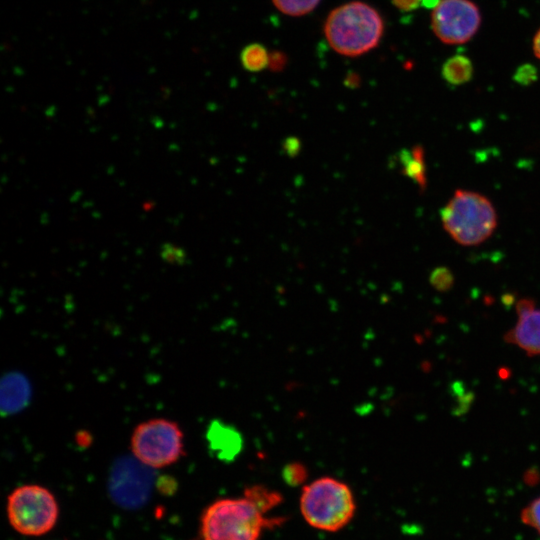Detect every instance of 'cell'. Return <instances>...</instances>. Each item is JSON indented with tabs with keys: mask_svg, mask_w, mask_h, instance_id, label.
Wrapping results in <instances>:
<instances>
[{
	"mask_svg": "<svg viewBox=\"0 0 540 540\" xmlns=\"http://www.w3.org/2000/svg\"><path fill=\"white\" fill-rule=\"evenodd\" d=\"M323 32L329 46L336 53L356 57L378 46L384 32V21L369 4L352 1L329 13Z\"/></svg>",
	"mask_w": 540,
	"mask_h": 540,
	"instance_id": "6da1fadb",
	"label": "cell"
},
{
	"mask_svg": "<svg viewBox=\"0 0 540 540\" xmlns=\"http://www.w3.org/2000/svg\"><path fill=\"white\" fill-rule=\"evenodd\" d=\"M269 518L246 496L221 498L209 504L200 517L201 540H259L267 528L281 524Z\"/></svg>",
	"mask_w": 540,
	"mask_h": 540,
	"instance_id": "7a4b0ae2",
	"label": "cell"
},
{
	"mask_svg": "<svg viewBox=\"0 0 540 540\" xmlns=\"http://www.w3.org/2000/svg\"><path fill=\"white\" fill-rule=\"evenodd\" d=\"M300 511L311 527L337 532L352 520L356 502L346 483L324 476L303 486Z\"/></svg>",
	"mask_w": 540,
	"mask_h": 540,
	"instance_id": "3957f363",
	"label": "cell"
},
{
	"mask_svg": "<svg viewBox=\"0 0 540 540\" xmlns=\"http://www.w3.org/2000/svg\"><path fill=\"white\" fill-rule=\"evenodd\" d=\"M440 215L444 229L464 246L484 242L497 226V214L491 201L469 190H456Z\"/></svg>",
	"mask_w": 540,
	"mask_h": 540,
	"instance_id": "277c9868",
	"label": "cell"
},
{
	"mask_svg": "<svg viewBox=\"0 0 540 540\" xmlns=\"http://www.w3.org/2000/svg\"><path fill=\"white\" fill-rule=\"evenodd\" d=\"M7 516L10 525L26 536H40L55 526L59 506L54 494L37 484L15 488L7 497Z\"/></svg>",
	"mask_w": 540,
	"mask_h": 540,
	"instance_id": "5b68a950",
	"label": "cell"
},
{
	"mask_svg": "<svg viewBox=\"0 0 540 540\" xmlns=\"http://www.w3.org/2000/svg\"><path fill=\"white\" fill-rule=\"evenodd\" d=\"M183 439V432L176 422L153 418L135 427L131 436V451L144 465L152 469L164 468L184 455Z\"/></svg>",
	"mask_w": 540,
	"mask_h": 540,
	"instance_id": "8992f818",
	"label": "cell"
},
{
	"mask_svg": "<svg viewBox=\"0 0 540 540\" xmlns=\"http://www.w3.org/2000/svg\"><path fill=\"white\" fill-rule=\"evenodd\" d=\"M481 22L479 7L471 0H439L431 13L434 35L449 45L470 41L478 32Z\"/></svg>",
	"mask_w": 540,
	"mask_h": 540,
	"instance_id": "52a82bcc",
	"label": "cell"
},
{
	"mask_svg": "<svg viewBox=\"0 0 540 540\" xmlns=\"http://www.w3.org/2000/svg\"><path fill=\"white\" fill-rule=\"evenodd\" d=\"M151 469L136 458L116 463L109 478L112 500L126 509L141 507L150 496L153 482Z\"/></svg>",
	"mask_w": 540,
	"mask_h": 540,
	"instance_id": "ba28073f",
	"label": "cell"
},
{
	"mask_svg": "<svg viewBox=\"0 0 540 540\" xmlns=\"http://www.w3.org/2000/svg\"><path fill=\"white\" fill-rule=\"evenodd\" d=\"M504 341L516 344L529 356L540 355V310L518 317L517 324L505 333Z\"/></svg>",
	"mask_w": 540,
	"mask_h": 540,
	"instance_id": "9c48e42d",
	"label": "cell"
},
{
	"mask_svg": "<svg viewBox=\"0 0 540 540\" xmlns=\"http://www.w3.org/2000/svg\"><path fill=\"white\" fill-rule=\"evenodd\" d=\"M210 449L221 460H233L242 449V436L231 425L218 420L213 421L207 430Z\"/></svg>",
	"mask_w": 540,
	"mask_h": 540,
	"instance_id": "30bf717a",
	"label": "cell"
},
{
	"mask_svg": "<svg viewBox=\"0 0 540 540\" xmlns=\"http://www.w3.org/2000/svg\"><path fill=\"white\" fill-rule=\"evenodd\" d=\"M441 74L449 84L462 85L471 80L473 64L465 55H454L443 64Z\"/></svg>",
	"mask_w": 540,
	"mask_h": 540,
	"instance_id": "8fae6325",
	"label": "cell"
},
{
	"mask_svg": "<svg viewBox=\"0 0 540 540\" xmlns=\"http://www.w3.org/2000/svg\"><path fill=\"white\" fill-rule=\"evenodd\" d=\"M400 160L403 164V173L413 179L422 190L425 189L427 181L423 149L416 146L411 151L402 150Z\"/></svg>",
	"mask_w": 540,
	"mask_h": 540,
	"instance_id": "7c38bea8",
	"label": "cell"
},
{
	"mask_svg": "<svg viewBox=\"0 0 540 540\" xmlns=\"http://www.w3.org/2000/svg\"><path fill=\"white\" fill-rule=\"evenodd\" d=\"M244 496L250 499L262 512L268 513L282 501V495L263 485L249 486L244 491Z\"/></svg>",
	"mask_w": 540,
	"mask_h": 540,
	"instance_id": "4fadbf2b",
	"label": "cell"
},
{
	"mask_svg": "<svg viewBox=\"0 0 540 540\" xmlns=\"http://www.w3.org/2000/svg\"><path fill=\"white\" fill-rule=\"evenodd\" d=\"M240 60L247 71L259 72L268 66L269 54L264 46L253 43L242 50Z\"/></svg>",
	"mask_w": 540,
	"mask_h": 540,
	"instance_id": "5bb4252c",
	"label": "cell"
},
{
	"mask_svg": "<svg viewBox=\"0 0 540 540\" xmlns=\"http://www.w3.org/2000/svg\"><path fill=\"white\" fill-rule=\"evenodd\" d=\"M7 384V410L11 412L15 411L19 406L23 405L25 401H27L29 390L28 383H25L24 379L19 376H9L7 378Z\"/></svg>",
	"mask_w": 540,
	"mask_h": 540,
	"instance_id": "9a60e30c",
	"label": "cell"
},
{
	"mask_svg": "<svg viewBox=\"0 0 540 540\" xmlns=\"http://www.w3.org/2000/svg\"><path fill=\"white\" fill-rule=\"evenodd\" d=\"M273 5L283 14L299 17L313 11L320 0H271Z\"/></svg>",
	"mask_w": 540,
	"mask_h": 540,
	"instance_id": "2e32d148",
	"label": "cell"
},
{
	"mask_svg": "<svg viewBox=\"0 0 540 540\" xmlns=\"http://www.w3.org/2000/svg\"><path fill=\"white\" fill-rule=\"evenodd\" d=\"M281 475L287 485L296 487L308 479V469L301 462H290L283 467Z\"/></svg>",
	"mask_w": 540,
	"mask_h": 540,
	"instance_id": "e0dca14e",
	"label": "cell"
},
{
	"mask_svg": "<svg viewBox=\"0 0 540 540\" xmlns=\"http://www.w3.org/2000/svg\"><path fill=\"white\" fill-rule=\"evenodd\" d=\"M451 392L456 396V406L452 413L456 416L465 414L474 401V393L472 391H466L465 385L460 381L452 383Z\"/></svg>",
	"mask_w": 540,
	"mask_h": 540,
	"instance_id": "ac0fdd59",
	"label": "cell"
},
{
	"mask_svg": "<svg viewBox=\"0 0 540 540\" xmlns=\"http://www.w3.org/2000/svg\"><path fill=\"white\" fill-rule=\"evenodd\" d=\"M454 275L452 271L445 267H436L429 276L432 287L439 292H447L454 285Z\"/></svg>",
	"mask_w": 540,
	"mask_h": 540,
	"instance_id": "d6986e66",
	"label": "cell"
},
{
	"mask_svg": "<svg viewBox=\"0 0 540 540\" xmlns=\"http://www.w3.org/2000/svg\"><path fill=\"white\" fill-rule=\"evenodd\" d=\"M160 257L172 265H184L187 260L186 251L173 243H163L160 247Z\"/></svg>",
	"mask_w": 540,
	"mask_h": 540,
	"instance_id": "ffe728a7",
	"label": "cell"
},
{
	"mask_svg": "<svg viewBox=\"0 0 540 540\" xmlns=\"http://www.w3.org/2000/svg\"><path fill=\"white\" fill-rule=\"evenodd\" d=\"M521 521L540 534V497L530 502L520 514Z\"/></svg>",
	"mask_w": 540,
	"mask_h": 540,
	"instance_id": "44dd1931",
	"label": "cell"
},
{
	"mask_svg": "<svg viewBox=\"0 0 540 540\" xmlns=\"http://www.w3.org/2000/svg\"><path fill=\"white\" fill-rule=\"evenodd\" d=\"M536 69L530 65L522 66L515 74V80L522 85H529L536 80Z\"/></svg>",
	"mask_w": 540,
	"mask_h": 540,
	"instance_id": "7402d4cb",
	"label": "cell"
},
{
	"mask_svg": "<svg viewBox=\"0 0 540 540\" xmlns=\"http://www.w3.org/2000/svg\"><path fill=\"white\" fill-rule=\"evenodd\" d=\"M535 300L532 298H522L516 303V313L518 317L527 315L535 310Z\"/></svg>",
	"mask_w": 540,
	"mask_h": 540,
	"instance_id": "603a6c76",
	"label": "cell"
},
{
	"mask_svg": "<svg viewBox=\"0 0 540 540\" xmlns=\"http://www.w3.org/2000/svg\"><path fill=\"white\" fill-rule=\"evenodd\" d=\"M392 4L400 11L410 12L423 5V0H391Z\"/></svg>",
	"mask_w": 540,
	"mask_h": 540,
	"instance_id": "cb8c5ba5",
	"label": "cell"
},
{
	"mask_svg": "<svg viewBox=\"0 0 540 540\" xmlns=\"http://www.w3.org/2000/svg\"><path fill=\"white\" fill-rule=\"evenodd\" d=\"M300 142L295 137H288L283 143V148L289 156H295L300 150Z\"/></svg>",
	"mask_w": 540,
	"mask_h": 540,
	"instance_id": "d4e9b609",
	"label": "cell"
},
{
	"mask_svg": "<svg viewBox=\"0 0 540 540\" xmlns=\"http://www.w3.org/2000/svg\"><path fill=\"white\" fill-rule=\"evenodd\" d=\"M525 480L527 483H536L539 480V471L536 467L530 468L525 474Z\"/></svg>",
	"mask_w": 540,
	"mask_h": 540,
	"instance_id": "484cf974",
	"label": "cell"
},
{
	"mask_svg": "<svg viewBox=\"0 0 540 540\" xmlns=\"http://www.w3.org/2000/svg\"><path fill=\"white\" fill-rule=\"evenodd\" d=\"M532 50L536 58L540 60V28L537 30V32L534 35V38L532 41Z\"/></svg>",
	"mask_w": 540,
	"mask_h": 540,
	"instance_id": "4316f807",
	"label": "cell"
},
{
	"mask_svg": "<svg viewBox=\"0 0 540 540\" xmlns=\"http://www.w3.org/2000/svg\"><path fill=\"white\" fill-rule=\"evenodd\" d=\"M513 302H514V296H513V294L507 293V294H504V295L502 296V303H503L504 305H509V306H510V305L513 304Z\"/></svg>",
	"mask_w": 540,
	"mask_h": 540,
	"instance_id": "83f0119b",
	"label": "cell"
},
{
	"mask_svg": "<svg viewBox=\"0 0 540 540\" xmlns=\"http://www.w3.org/2000/svg\"><path fill=\"white\" fill-rule=\"evenodd\" d=\"M499 376L502 378V379H506L510 376V370L508 368H501L499 370Z\"/></svg>",
	"mask_w": 540,
	"mask_h": 540,
	"instance_id": "f1b7e54d",
	"label": "cell"
}]
</instances>
